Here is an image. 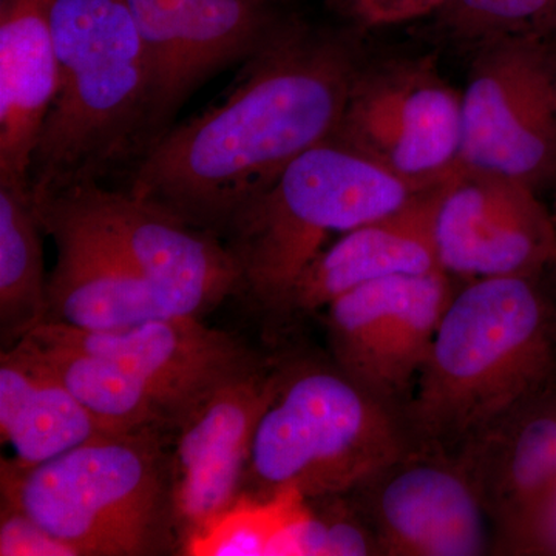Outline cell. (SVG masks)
Instances as JSON below:
<instances>
[{"mask_svg":"<svg viewBox=\"0 0 556 556\" xmlns=\"http://www.w3.org/2000/svg\"><path fill=\"white\" fill-rule=\"evenodd\" d=\"M364 31L289 22L222 104L150 142L127 190L197 228H228L292 161L334 135L369 56Z\"/></svg>","mask_w":556,"mask_h":556,"instance_id":"obj_1","label":"cell"},{"mask_svg":"<svg viewBox=\"0 0 556 556\" xmlns=\"http://www.w3.org/2000/svg\"><path fill=\"white\" fill-rule=\"evenodd\" d=\"M540 277L473 278L455 291L404 407L419 447L456 455L554 388L556 308Z\"/></svg>","mask_w":556,"mask_h":556,"instance_id":"obj_2","label":"cell"},{"mask_svg":"<svg viewBox=\"0 0 556 556\" xmlns=\"http://www.w3.org/2000/svg\"><path fill=\"white\" fill-rule=\"evenodd\" d=\"M58 89L30 167L35 199L98 182L148 148L153 75L126 0H54Z\"/></svg>","mask_w":556,"mask_h":556,"instance_id":"obj_3","label":"cell"},{"mask_svg":"<svg viewBox=\"0 0 556 556\" xmlns=\"http://www.w3.org/2000/svg\"><path fill=\"white\" fill-rule=\"evenodd\" d=\"M419 447L404 408L339 367L278 375L260 419L247 477L258 496L298 490L306 500L345 496Z\"/></svg>","mask_w":556,"mask_h":556,"instance_id":"obj_4","label":"cell"},{"mask_svg":"<svg viewBox=\"0 0 556 556\" xmlns=\"http://www.w3.org/2000/svg\"><path fill=\"white\" fill-rule=\"evenodd\" d=\"M422 192L334 139L320 142L278 175L230 219L243 288L281 311L303 269L343 236Z\"/></svg>","mask_w":556,"mask_h":556,"instance_id":"obj_5","label":"cell"},{"mask_svg":"<svg viewBox=\"0 0 556 556\" xmlns=\"http://www.w3.org/2000/svg\"><path fill=\"white\" fill-rule=\"evenodd\" d=\"M2 501L76 556L155 554L166 527L156 431L110 434L38 466L2 460Z\"/></svg>","mask_w":556,"mask_h":556,"instance_id":"obj_6","label":"cell"},{"mask_svg":"<svg viewBox=\"0 0 556 556\" xmlns=\"http://www.w3.org/2000/svg\"><path fill=\"white\" fill-rule=\"evenodd\" d=\"M33 201L40 226L86 237L148 281L170 313L200 317L243 288L229 248L129 190L86 182Z\"/></svg>","mask_w":556,"mask_h":556,"instance_id":"obj_7","label":"cell"},{"mask_svg":"<svg viewBox=\"0 0 556 556\" xmlns=\"http://www.w3.org/2000/svg\"><path fill=\"white\" fill-rule=\"evenodd\" d=\"M463 91L460 166L556 181V36L525 30L475 47Z\"/></svg>","mask_w":556,"mask_h":556,"instance_id":"obj_8","label":"cell"},{"mask_svg":"<svg viewBox=\"0 0 556 556\" xmlns=\"http://www.w3.org/2000/svg\"><path fill=\"white\" fill-rule=\"evenodd\" d=\"M331 139L412 188H433L460 167L463 93L428 54L369 53Z\"/></svg>","mask_w":556,"mask_h":556,"instance_id":"obj_9","label":"cell"},{"mask_svg":"<svg viewBox=\"0 0 556 556\" xmlns=\"http://www.w3.org/2000/svg\"><path fill=\"white\" fill-rule=\"evenodd\" d=\"M445 270L380 278L329 303V343L340 371L405 407L455 287Z\"/></svg>","mask_w":556,"mask_h":556,"instance_id":"obj_10","label":"cell"},{"mask_svg":"<svg viewBox=\"0 0 556 556\" xmlns=\"http://www.w3.org/2000/svg\"><path fill=\"white\" fill-rule=\"evenodd\" d=\"M380 555L478 556L490 551L482 497L457 456L416 447L357 486Z\"/></svg>","mask_w":556,"mask_h":556,"instance_id":"obj_11","label":"cell"},{"mask_svg":"<svg viewBox=\"0 0 556 556\" xmlns=\"http://www.w3.org/2000/svg\"><path fill=\"white\" fill-rule=\"evenodd\" d=\"M439 266L452 277L543 276L556 270V225L540 192L519 179L460 166L434 217Z\"/></svg>","mask_w":556,"mask_h":556,"instance_id":"obj_12","label":"cell"},{"mask_svg":"<svg viewBox=\"0 0 556 556\" xmlns=\"http://www.w3.org/2000/svg\"><path fill=\"white\" fill-rule=\"evenodd\" d=\"M31 331L121 365L163 405L174 427L223 383L255 368L236 339L204 327L200 317L181 314L113 331H86L51 321Z\"/></svg>","mask_w":556,"mask_h":556,"instance_id":"obj_13","label":"cell"},{"mask_svg":"<svg viewBox=\"0 0 556 556\" xmlns=\"http://www.w3.org/2000/svg\"><path fill=\"white\" fill-rule=\"evenodd\" d=\"M278 376L257 369L218 387L179 424L172 508L185 543L239 500L252 442Z\"/></svg>","mask_w":556,"mask_h":556,"instance_id":"obj_14","label":"cell"},{"mask_svg":"<svg viewBox=\"0 0 556 556\" xmlns=\"http://www.w3.org/2000/svg\"><path fill=\"white\" fill-rule=\"evenodd\" d=\"M444 182L416 193L397 211L343 233L325 248L300 274L281 311L313 313L380 278L441 269L434 217Z\"/></svg>","mask_w":556,"mask_h":556,"instance_id":"obj_15","label":"cell"},{"mask_svg":"<svg viewBox=\"0 0 556 556\" xmlns=\"http://www.w3.org/2000/svg\"><path fill=\"white\" fill-rule=\"evenodd\" d=\"M53 3L0 5V179L30 182L33 155L56 97Z\"/></svg>","mask_w":556,"mask_h":556,"instance_id":"obj_16","label":"cell"},{"mask_svg":"<svg viewBox=\"0 0 556 556\" xmlns=\"http://www.w3.org/2000/svg\"><path fill=\"white\" fill-rule=\"evenodd\" d=\"M496 535L529 514L556 478V388L504 417L456 453Z\"/></svg>","mask_w":556,"mask_h":556,"instance_id":"obj_17","label":"cell"},{"mask_svg":"<svg viewBox=\"0 0 556 556\" xmlns=\"http://www.w3.org/2000/svg\"><path fill=\"white\" fill-rule=\"evenodd\" d=\"M42 230L58 247L43 321L86 331H113L174 314L148 281L86 237L56 225L42 226Z\"/></svg>","mask_w":556,"mask_h":556,"instance_id":"obj_18","label":"cell"},{"mask_svg":"<svg viewBox=\"0 0 556 556\" xmlns=\"http://www.w3.org/2000/svg\"><path fill=\"white\" fill-rule=\"evenodd\" d=\"M0 431L22 466L113 434L24 342L0 357Z\"/></svg>","mask_w":556,"mask_h":556,"instance_id":"obj_19","label":"cell"},{"mask_svg":"<svg viewBox=\"0 0 556 556\" xmlns=\"http://www.w3.org/2000/svg\"><path fill=\"white\" fill-rule=\"evenodd\" d=\"M291 21L278 13L276 0H200L179 42L163 134L204 79L233 62L252 60Z\"/></svg>","mask_w":556,"mask_h":556,"instance_id":"obj_20","label":"cell"},{"mask_svg":"<svg viewBox=\"0 0 556 556\" xmlns=\"http://www.w3.org/2000/svg\"><path fill=\"white\" fill-rule=\"evenodd\" d=\"M113 434L172 426L163 405L121 365L30 331L21 340ZM174 427V426H172Z\"/></svg>","mask_w":556,"mask_h":556,"instance_id":"obj_21","label":"cell"},{"mask_svg":"<svg viewBox=\"0 0 556 556\" xmlns=\"http://www.w3.org/2000/svg\"><path fill=\"white\" fill-rule=\"evenodd\" d=\"M30 182L0 179V328L21 342L46 320L47 285Z\"/></svg>","mask_w":556,"mask_h":556,"instance_id":"obj_22","label":"cell"},{"mask_svg":"<svg viewBox=\"0 0 556 556\" xmlns=\"http://www.w3.org/2000/svg\"><path fill=\"white\" fill-rule=\"evenodd\" d=\"M305 504L306 497L298 490H280L270 496L240 495L206 529L186 541V554L281 556L285 541Z\"/></svg>","mask_w":556,"mask_h":556,"instance_id":"obj_23","label":"cell"},{"mask_svg":"<svg viewBox=\"0 0 556 556\" xmlns=\"http://www.w3.org/2000/svg\"><path fill=\"white\" fill-rule=\"evenodd\" d=\"M148 51L153 75L150 142L163 134L164 108L169 94L182 33L200 0H126ZM148 144V146H149Z\"/></svg>","mask_w":556,"mask_h":556,"instance_id":"obj_24","label":"cell"},{"mask_svg":"<svg viewBox=\"0 0 556 556\" xmlns=\"http://www.w3.org/2000/svg\"><path fill=\"white\" fill-rule=\"evenodd\" d=\"M556 0H447L439 7L441 28L460 46L525 30L543 31Z\"/></svg>","mask_w":556,"mask_h":556,"instance_id":"obj_25","label":"cell"},{"mask_svg":"<svg viewBox=\"0 0 556 556\" xmlns=\"http://www.w3.org/2000/svg\"><path fill=\"white\" fill-rule=\"evenodd\" d=\"M493 548L507 555L556 556V478L529 514L497 533Z\"/></svg>","mask_w":556,"mask_h":556,"instance_id":"obj_26","label":"cell"},{"mask_svg":"<svg viewBox=\"0 0 556 556\" xmlns=\"http://www.w3.org/2000/svg\"><path fill=\"white\" fill-rule=\"evenodd\" d=\"M0 555L2 556H76L62 541L51 536L20 508L2 501L0 519Z\"/></svg>","mask_w":556,"mask_h":556,"instance_id":"obj_27","label":"cell"},{"mask_svg":"<svg viewBox=\"0 0 556 556\" xmlns=\"http://www.w3.org/2000/svg\"><path fill=\"white\" fill-rule=\"evenodd\" d=\"M327 2L343 17H346L353 27L362 28V30H367V28L387 21L382 0H327Z\"/></svg>","mask_w":556,"mask_h":556,"instance_id":"obj_28","label":"cell"},{"mask_svg":"<svg viewBox=\"0 0 556 556\" xmlns=\"http://www.w3.org/2000/svg\"><path fill=\"white\" fill-rule=\"evenodd\" d=\"M544 33H548V35L556 36V3L555 9L552 11L551 17H548L546 27H544Z\"/></svg>","mask_w":556,"mask_h":556,"instance_id":"obj_29","label":"cell"},{"mask_svg":"<svg viewBox=\"0 0 556 556\" xmlns=\"http://www.w3.org/2000/svg\"><path fill=\"white\" fill-rule=\"evenodd\" d=\"M447 2V0H416V3H422V5H434V7H442L444 3Z\"/></svg>","mask_w":556,"mask_h":556,"instance_id":"obj_30","label":"cell"},{"mask_svg":"<svg viewBox=\"0 0 556 556\" xmlns=\"http://www.w3.org/2000/svg\"><path fill=\"white\" fill-rule=\"evenodd\" d=\"M552 190H554V200H552V215H554L555 225H556V181L554 182V186H552Z\"/></svg>","mask_w":556,"mask_h":556,"instance_id":"obj_31","label":"cell"}]
</instances>
